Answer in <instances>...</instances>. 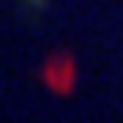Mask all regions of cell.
Returning a JSON list of instances; mask_svg holds the SVG:
<instances>
[{
  "label": "cell",
  "instance_id": "1",
  "mask_svg": "<svg viewBox=\"0 0 123 123\" xmlns=\"http://www.w3.org/2000/svg\"><path fill=\"white\" fill-rule=\"evenodd\" d=\"M45 78H49L58 91H68V87H71V58H68V62L65 58L52 62V65L45 68Z\"/></svg>",
  "mask_w": 123,
  "mask_h": 123
},
{
  "label": "cell",
  "instance_id": "2",
  "mask_svg": "<svg viewBox=\"0 0 123 123\" xmlns=\"http://www.w3.org/2000/svg\"><path fill=\"white\" fill-rule=\"evenodd\" d=\"M29 3H32V6H42V3H45V0H29Z\"/></svg>",
  "mask_w": 123,
  "mask_h": 123
}]
</instances>
